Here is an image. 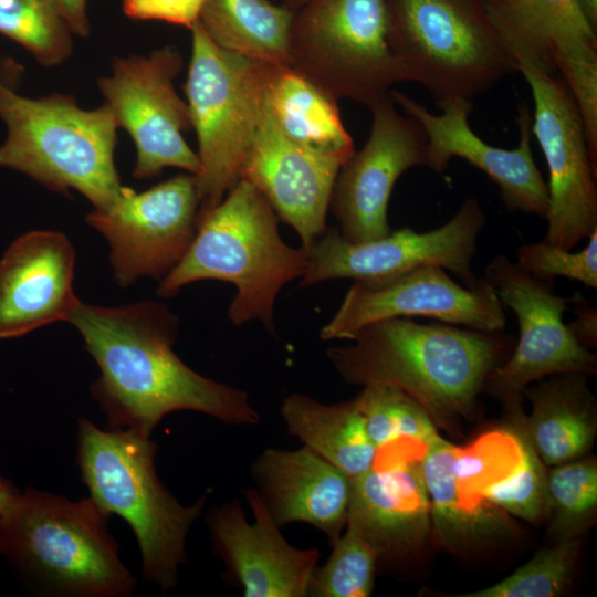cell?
I'll return each mask as SVG.
<instances>
[{
	"mask_svg": "<svg viewBox=\"0 0 597 597\" xmlns=\"http://www.w3.org/2000/svg\"><path fill=\"white\" fill-rule=\"evenodd\" d=\"M69 322L100 368L91 392L109 429L150 437L165 416L178 410L229 425L259 422L247 391L196 373L176 355L178 318L164 303L109 307L81 302Z\"/></svg>",
	"mask_w": 597,
	"mask_h": 597,
	"instance_id": "6da1fadb",
	"label": "cell"
},
{
	"mask_svg": "<svg viewBox=\"0 0 597 597\" xmlns=\"http://www.w3.org/2000/svg\"><path fill=\"white\" fill-rule=\"evenodd\" d=\"M348 342L326 353L346 383L399 388L448 431L473 415L488 377L514 348L503 332L405 317L368 324Z\"/></svg>",
	"mask_w": 597,
	"mask_h": 597,
	"instance_id": "7a4b0ae2",
	"label": "cell"
},
{
	"mask_svg": "<svg viewBox=\"0 0 597 597\" xmlns=\"http://www.w3.org/2000/svg\"><path fill=\"white\" fill-rule=\"evenodd\" d=\"M274 209L248 180L240 179L213 208L199 213L196 235L180 262L160 280L157 295L170 297L203 280L237 287L228 320L235 326L256 320L275 335L274 304L289 282L302 277L307 251L286 244Z\"/></svg>",
	"mask_w": 597,
	"mask_h": 597,
	"instance_id": "3957f363",
	"label": "cell"
},
{
	"mask_svg": "<svg viewBox=\"0 0 597 597\" xmlns=\"http://www.w3.org/2000/svg\"><path fill=\"white\" fill-rule=\"evenodd\" d=\"M108 516L91 498L28 488L0 521V554L49 595L128 597L136 579L121 561Z\"/></svg>",
	"mask_w": 597,
	"mask_h": 597,
	"instance_id": "277c9868",
	"label": "cell"
},
{
	"mask_svg": "<svg viewBox=\"0 0 597 597\" xmlns=\"http://www.w3.org/2000/svg\"><path fill=\"white\" fill-rule=\"evenodd\" d=\"M157 444L129 429H100L86 418L77 423V464L91 499L133 530L143 574L161 593L174 588L186 562V540L208 495L182 505L160 482Z\"/></svg>",
	"mask_w": 597,
	"mask_h": 597,
	"instance_id": "5b68a950",
	"label": "cell"
},
{
	"mask_svg": "<svg viewBox=\"0 0 597 597\" xmlns=\"http://www.w3.org/2000/svg\"><path fill=\"white\" fill-rule=\"evenodd\" d=\"M0 119L7 137L0 167L22 172L48 189L76 190L94 209L111 206L123 185L115 167V117L105 104L84 109L72 95L39 98L0 81Z\"/></svg>",
	"mask_w": 597,
	"mask_h": 597,
	"instance_id": "8992f818",
	"label": "cell"
},
{
	"mask_svg": "<svg viewBox=\"0 0 597 597\" xmlns=\"http://www.w3.org/2000/svg\"><path fill=\"white\" fill-rule=\"evenodd\" d=\"M389 43L408 82L440 108L472 103L515 70L514 59L480 0H386Z\"/></svg>",
	"mask_w": 597,
	"mask_h": 597,
	"instance_id": "52a82bcc",
	"label": "cell"
},
{
	"mask_svg": "<svg viewBox=\"0 0 597 597\" xmlns=\"http://www.w3.org/2000/svg\"><path fill=\"white\" fill-rule=\"evenodd\" d=\"M185 94L196 132L199 213L217 206L240 180L266 108L275 67L214 44L199 21L192 25Z\"/></svg>",
	"mask_w": 597,
	"mask_h": 597,
	"instance_id": "ba28073f",
	"label": "cell"
},
{
	"mask_svg": "<svg viewBox=\"0 0 597 597\" xmlns=\"http://www.w3.org/2000/svg\"><path fill=\"white\" fill-rule=\"evenodd\" d=\"M388 31L386 0H310L294 14L290 67L336 100L369 106L408 82Z\"/></svg>",
	"mask_w": 597,
	"mask_h": 597,
	"instance_id": "9c48e42d",
	"label": "cell"
},
{
	"mask_svg": "<svg viewBox=\"0 0 597 597\" xmlns=\"http://www.w3.org/2000/svg\"><path fill=\"white\" fill-rule=\"evenodd\" d=\"M513 59L515 70L532 91V133L549 172L544 240L573 250L597 230V166L590 157L579 111L564 81L528 57Z\"/></svg>",
	"mask_w": 597,
	"mask_h": 597,
	"instance_id": "30bf717a",
	"label": "cell"
},
{
	"mask_svg": "<svg viewBox=\"0 0 597 597\" xmlns=\"http://www.w3.org/2000/svg\"><path fill=\"white\" fill-rule=\"evenodd\" d=\"M181 67L179 51L164 46L147 55L116 57L111 75L97 80L104 104L135 144L136 179L157 177L169 167L199 171L197 153L184 137L192 129L188 104L174 84Z\"/></svg>",
	"mask_w": 597,
	"mask_h": 597,
	"instance_id": "8fae6325",
	"label": "cell"
},
{
	"mask_svg": "<svg viewBox=\"0 0 597 597\" xmlns=\"http://www.w3.org/2000/svg\"><path fill=\"white\" fill-rule=\"evenodd\" d=\"M486 224L478 199L467 198L444 224L417 232L409 227L366 242L345 240L331 227L307 250L308 261L300 287L332 279L374 281L392 277L423 265L453 273L464 286H475L472 259Z\"/></svg>",
	"mask_w": 597,
	"mask_h": 597,
	"instance_id": "7c38bea8",
	"label": "cell"
},
{
	"mask_svg": "<svg viewBox=\"0 0 597 597\" xmlns=\"http://www.w3.org/2000/svg\"><path fill=\"white\" fill-rule=\"evenodd\" d=\"M193 174H179L142 192L123 186L117 199L93 209L86 222L105 237L114 281L165 277L184 258L199 224Z\"/></svg>",
	"mask_w": 597,
	"mask_h": 597,
	"instance_id": "4fadbf2b",
	"label": "cell"
},
{
	"mask_svg": "<svg viewBox=\"0 0 597 597\" xmlns=\"http://www.w3.org/2000/svg\"><path fill=\"white\" fill-rule=\"evenodd\" d=\"M484 277L503 306L515 313L520 328L511 356L486 379L493 392L504 398L547 376L596 373V354L582 346L563 322L573 297L556 295L554 283L535 277L505 255L486 265Z\"/></svg>",
	"mask_w": 597,
	"mask_h": 597,
	"instance_id": "5bb4252c",
	"label": "cell"
},
{
	"mask_svg": "<svg viewBox=\"0 0 597 597\" xmlns=\"http://www.w3.org/2000/svg\"><path fill=\"white\" fill-rule=\"evenodd\" d=\"M412 316L483 332H503L506 325L504 306L485 277L468 287L444 269L423 265L388 279L356 281L320 335L348 341L368 324Z\"/></svg>",
	"mask_w": 597,
	"mask_h": 597,
	"instance_id": "9a60e30c",
	"label": "cell"
},
{
	"mask_svg": "<svg viewBox=\"0 0 597 597\" xmlns=\"http://www.w3.org/2000/svg\"><path fill=\"white\" fill-rule=\"evenodd\" d=\"M367 107L373 118L368 139L341 167L329 205L341 235L349 242L389 234L388 205L396 181L406 170L428 164L422 128L397 111L390 92Z\"/></svg>",
	"mask_w": 597,
	"mask_h": 597,
	"instance_id": "2e32d148",
	"label": "cell"
},
{
	"mask_svg": "<svg viewBox=\"0 0 597 597\" xmlns=\"http://www.w3.org/2000/svg\"><path fill=\"white\" fill-rule=\"evenodd\" d=\"M390 96L422 128L427 138V168L442 174L451 158H462L499 186L507 211L546 217L548 189L533 157V116L525 102L519 103L515 118L519 145L504 149L483 142L473 133L468 121L471 102L453 101L440 107L441 114H433L404 93L390 91Z\"/></svg>",
	"mask_w": 597,
	"mask_h": 597,
	"instance_id": "e0dca14e",
	"label": "cell"
},
{
	"mask_svg": "<svg viewBox=\"0 0 597 597\" xmlns=\"http://www.w3.org/2000/svg\"><path fill=\"white\" fill-rule=\"evenodd\" d=\"M426 450V441L398 437L379 447L371 467L353 480L346 526L373 546L378 559L416 551L430 531Z\"/></svg>",
	"mask_w": 597,
	"mask_h": 597,
	"instance_id": "ac0fdd59",
	"label": "cell"
},
{
	"mask_svg": "<svg viewBox=\"0 0 597 597\" xmlns=\"http://www.w3.org/2000/svg\"><path fill=\"white\" fill-rule=\"evenodd\" d=\"M254 523L234 499L207 515L213 548L245 597H306L317 567L316 548L292 546L255 488L244 491Z\"/></svg>",
	"mask_w": 597,
	"mask_h": 597,
	"instance_id": "d6986e66",
	"label": "cell"
},
{
	"mask_svg": "<svg viewBox=\"0 0 597 597\" xmlns=\"http://www.w3.org/2000/svg\"><path fill=\"white\" fill-rule=\"evenodd\" d=\"M342 163L305 149L283 135L266 101L263 117L244 159L241 178L270 202L298 234L307 251L326 230V216Z\"/></svg>",
	"mask_w": 597,
	"mask_h": 597,
	"instance_id": "ffe728a7",
	"label": "cell"
},
{
	"mask_svg": "<svg viewBox=\"0 0 597 597\" xmlns=\"http://www.w3.org/2000/svg\"><path fill=\"white\" fill-rule=\"evenodd\" d=\"M75 251L59 231L17 238L0 259V339L69 322L81 301L73 291Z\"/></svg>",
	"mask_w": 597,
	"mask_h": 597,
	"instance_id": "44dd1931",
	"label": "cell"
},
{
	"mask_svg": "<svg viewBox=\"0 0 597 597\" xmlns=\"http://www.w3.org/2000/svg\"><path fill=\"white\" fill-rule=\"evenodd\" d=\"M512 56L558 70L568 90L597 85V39L579 0H496L482 2Z\"/></svg>",
	"mask_w": 597,
	"mask_h": 597,
	"instance_id": "7402d4cb",
	"label": "cell"
},
{
	"mask_svg": "<svg viewBox=\"0 0 597 597\" xmlns=\"http://www.w3.org/2000/svg\"><path fill=\"white\" fill-rule=\"evenodd\" d=\"M255 490L275 523L311 524L333 544L345 530L353 481L305 446L269 448L251 468Z\"/></svg>",
	"mask_w": 597,
	"mask_h": 597,
	"instance_id": "603a6c76",
	"label": "cell"
},
{
	"mask_svg": "<svg viewBox=\"0 0 597 597\" xmlns=\"http://www.w3.org/2000/svg\"><path fill=\"white\" fill-rule=\"evenodd\" d=\"M524 391L532 404L525 432L543 464L558 465L589 451L596 436V412L586 375H554Z\"/></svg>",
	"mask_w": 597,
	"mask_h": 597,
	"instance_id": "cb8c5ba5",
	"label": "cell"
},
{
	"mask_svg": "<svg viewBox=\"0 0 597 597\" xmlns=\"http://www.w3.org/2000/svg\"><path fill=\"white\" fill-rule=\"evenodd\" d=\"M337 101L292 67H275L268 108L279 129L298 146L344 165L356 150Z\"/></svg>",
	"mask_w": 597,
	"mask_h": 597,
	"instance_id": "d4e9b609",
	"label": "cell"
},
{
	"mask_svg": "<svg viewBox=\"0 0 597 597\" xmlns=\"http://www.w3.org/2000/svg\"><path fill=\"white\" fill-rule=\"evenodd\" d=\"M280 412L290 434L352 481L371 467L377 448L354 399L328 405L292 394L283 399Z\"/></svg>",
	"mask_w": 597,
	"mask_h": 597,
	"instance_id": "484cf974",
	"label": "cell"
},
{
	"mask_svg": "<svg viewBox=\"0 0 597 597\" xmlns=\"http://www.w3.org/2000/svg\"><path fill=\"white\" fill-rule=\"evenodd\" d=\"M295 11L269 0H206L199 23L221 49L245 59L290 66V34Z\"/></svg>",
	"mask_w": 597,
	"mask_h": 597,
	"instance_id": "4316f807",
	"label": "cell"
},
{
	"mask_svg": "<svg viewBox=\"0 0 597 597\" xmlns=\"http://www.w3.org/2000/svg\"><path fill=\"white\" fill-rule=\"evenodd\" d=\"M0 33L45 67L62 64L73 50V32L55 0H0Z\"/></svg>",
	"mask_w": 597,
	"mask_h": 597,
	"instance_id": "83f0119b",
	"label": "cell"
},
{
	"mask_svg": "<svg viewBox=\"0 0 597 597\" xmlns=\"http://www.w3.org/2000/svg\"><path fill=\"white\" fill-rule=\"evenodd\" d=\"M547 515L557 541L577 537L593 524L597 509V462L576 459L546 471Z\"/></svg>",
	"mask_w": 597,
	"mask_h": 597,
	"instance_id": "f1b7e54d",
	"label": "cell"
},
{
	"mask_svg": "<svg viewBox=\"0 0 597 597\" xmlns=\"http://www.w3.org/2000/svg\"><path fill=\"white\" fill-rule=\"evenodd\" d=\"M362 387L354 400L377 449L401 436L428 442L438 434L426 410L401 389L383 384Z\"/></svg>",
	"mask_w": 597,
	"mask_h": 597,
	"instance_id": "f546056e",
	"label": "cell"
},
{
	"mask_svg": "<svg viewBox=\"0 0 597 597\" xmlns=\"http://www.w3.org/2000/svg\"><path fill=\"white\" fill-rule=\"evenodd\" d=\"M322 567H316L308 589L314 597H368L374 586L377 553L356 531L345 527Z\"/></svg>",
	"mask_w": 597,
	"mask_h": 597,
	"instance_id": "4dcf8cb0",
	"label": "cell"
},
{
	"mask_svg": "<svg viewBox=\"0 0 597 597\" xmlns=\"http://www.w3.org/2000/svg\"><path fill=\"white\" fill-rule=\"evenodd\" d=\"M577 537L557 541L556 545L535 554L503 580L459 597H553L570 580L578 554Z\"/></svg>",
	"mask_w": 597,
	"mask_h": 597,
	"instance_id": "1f68e13d",
	"label": "cell"
},
{
	"mask_svg": "<svg viewBox=\"0 0 597 597\" xmlns=\"http://www.w3.org/2000/svg\"><path fill=\"white\" fill-rule=\"evenodd\" d=\"M523 455L515 470L485 489L480 500L530 522L547 513L546 471L522 427Z\"/></svg>",
	"mask_w": 597,
	"mask_h": 597,
	"instance_id": "d6a6232c",
	"label": "cell"
},
{
	"mask_svg": "<svg viewBox=\"0 0 597 597\" xmlns=\"http://www.w3.org/2000/svg\"><path fill=\"white\" fill-rule=\"evenodd\" d=\"M584 249L565 250L545 240L523 244L517 249L516 263L535 277L554 283L563 276L597 289V230L588 238Z\"/></svg>",
	"mask_w": 597,
	"mask_h": 597,
	"instance_id": "836d02e7",
	"label": "cell"
},
{
	"mask_svg": "<svg viewBox=\"0 0 597 597\" xmlns=\"http://www.w3.org/2000/svg\"><path fill=\"white\" fill-rule=\"evenodd\" d=\"M206 0H123V12L134 20H157L189 30L199 21Z\"/></svg>",
	"mask_w": 597,
	"mask_h": 597,
	"instance_id": "e575fe53",
	"label": "cell"
},
{
	"mask_svg": "<svg viewBox=\"0 0 597 597\" xmlns=\"http://www.w3.org/2000/svg\"><path fill=\"white\" fill-rule=\"evenodd\" d=\"M574 320L566 324L575 339L587 349L597 345V308L582 297H573Z\"/></svg>",
	"mask_w": 597,
	"mask_h": 597,
	"instance_id": "d590c367",
	"label": "cell"
},
{
	"mask_svg": "<svg viewBox=\"0 0 597 597\" xmlns=\"http://www.w3.org/2000/svg\"><path fill=\"white\" fill-rule=\"evenodd\" d=\"M55 2L73 34L87 36L91 31L86 12L87 0H55Z\"/></svg>",
	"mask_w": 597,
	"mask_h": 597,
	"instance_id": "8d00e7d4",
	"label": "cell"
},
{
	"mask_svg": "<svg viewBox=\"0 0 597 597\" xmlns=\"http://www.w3.org/2000/svg\"><path fill=\"white\" fill-rule=\"evenodd\" d=\"M19 493L20 492L8 480L0 476V521L8 512Z\"/></svg>",
	"mask_w": 597,
	"mask_h": 597,
	"instance_id": "74e56055",
	"label": "cell"
},
{
	"mask_svg": "<svg viewBox=\"0 0 597 597\" xmlns=\"http://www.w3.org/2000/svg\"><path fill=\"white\" fill-rule=\"evenodd\" d=\"M579 3L585 14L595 27L597 22V0H579Z\"/></svg>",
	"mask_w": 597,
	"mask_h": 597,
	"instance_id": "f35d334b",
	"label": "cell"
},
{
	"mask_svg": "<svg viewBox=\"0 0 597 597\" xmlns=\"http://www.w3.org/2000/svg\"><path fill=\"white\" fill-rule=\"evenodd\" d=\"M282 4L286 6L293 11H297L310 0H281Z\"/></svg>",
	"mask_w": 597,
	"mask_h": 597,
	"instance_id": "ab89813d",
	"label": "cell"
},
{
	"mask_svg": "<svg viewBox=\"0 0 597 597\" xmlns=\"http://www.w3.org/2000/svg\"><path fill=\"white\" fill-rule=\"evenodd\" d=\"M481 2L496 1V0H480Z\"/></svg>",
	"mask_w": 597,
	"mask_h": 597,
	"instance_id": "60d3db41",
	"label": "cell"
}]
</instances>
